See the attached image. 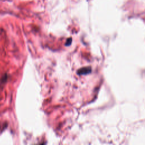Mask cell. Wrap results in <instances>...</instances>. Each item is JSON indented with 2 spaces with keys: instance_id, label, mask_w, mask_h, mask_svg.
<instances>
[{
  "instance_id": "6da1fadb",
  "label": "cell",
  "mask_w": 145,
  "mask_h": 145,
  "mask_svg": "<svg viewBox=\"0 0 145 145\" xmlns=\"http://www.w3.org/2000/svg\"><path fill=\"white\" fill-rule=\"evenodd\" d=\"M91 67H83V68H82L79 69L78 71V74L79 75H85V74H89L90 73H91Z\"/></svg>"
}]
</instances>
